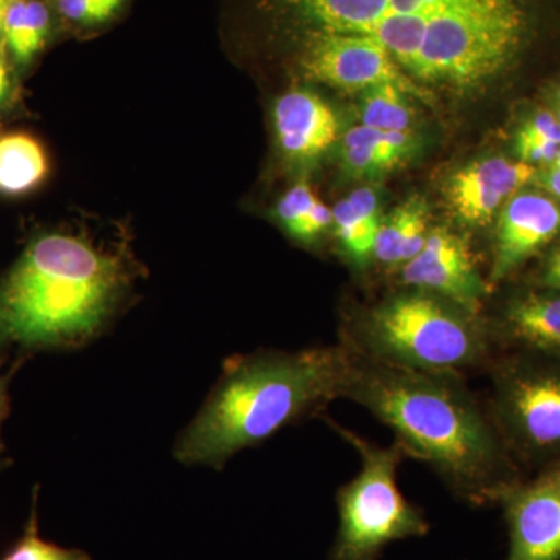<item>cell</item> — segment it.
Listing matches in <instances>:
<instances>
[{"mask_svg":"<svg viewBox=\"0 0 560 560\" xmlns=\"http://www.w3.org/2000/svg\"><path fill=\"white\" fill-rule=\"evenodd\" d=\"M246 36L283 50L312 36L381 46L416 83L466 94L517 69L559 24L560 0H226Z\"/></svg>","mask_w":560,"mask_h":560,"instance_id":"6da1fadb","label":"cell"},{"mask_svg":"<svg viewBox=\"0 0 560 560\" xmlns=\"http://www.w3.org/2000/svg\"><path fill=\"white\" fill-rule=\"evenodd\" d=\"M341 399L381 420L408 459L427 464L470 508L495 506L500 490L526 475L467 375L390 366L348 352Z\"/></svg>","mask_w":560,"mask_h":560,"instance_id":"7a4b0ae2","label":"cell"},{"mask_svg":"<svg viewBox=\"0 0 560 560\" xmlns=\"http://www.w3.org/2000/svg\"><path fill=\"white\" fill-rule=\"evenodd\" d=\"M348 352L341 345L261 349L224 361L208 400L175 445L176 459L217 469L243 448L326 411L341 399Z\"/></svg>","mask_w":560,"mask_h":560,"instance_id":"3957f363","label":"cell"},{"mask_svg":"<svg viewBox=\"0 0 560 560\" xmlns=\"http://www.w3.org/2000/svg\"><path fill=\"white\" fill-rule=\"evenodd\" d=\"M131 278L121 254L80 235L33 238L0 279V349L86 345L119 308Z\"/></svg>","mask_w":560,"mask_h":560,"instance_id":"277c9868","label":"cell"},{"mask_svg":"<svg viewBox=\"0 0 560 560\" xmlns=\"http://www.w3.org/2000/svg\"><path fill=\"white\" fill-rule=\"evenodd\" d=\"M338 345L390 366L463 375L485 374L497 355L482 312L410 287L350 313Z\"/></svg>","mask_w":560,"mask_h":560,"instance_id":"5b68a950","label":"cell"},{"mask_svg":"<svg viewBox=\"0 0 560 560\" xmlns=\"http://www.w3.org/2000/svg\"><path fill=\"white\" fill-rule=\"evenodd\" d=\"M360 458V470L337 490L338 529L327 560H381L390 544L430 533L425 511L401 493L397 474L408 459L397 442L381 445L324 418Z\"/></svg>","mask_w":560,"mask_h":560,"instance_id":"8992f818","label":"cell"},{"mask_svg":"<svg viewBox=\"0 0 560 560\" xmlns=\"http://www.w3.org/2000/svg\"><path fill=\"white\" fill-rule=\"evenodd\" d=\"M490 419L523 471L560 463V360L499 352L485 372Z\"/></svg>","mask_w":560,"mask_h":560,"instance_id":"52a82bcc","label":"cell"},{"mask_svg":"<svg viewBox=\"0 0 560 560\" xmlns=\"http://www.w3.org/2000/svg\"><path fill=\"white\" fill-rule=\"evenodd\" d=\"M293 61L304 79L326 83L337 90L366 91L394 84L401 91L429 101L416 84L377 44L355 36H312L280 50Z\"/></svg>","mask_w":560,"mask_h":560,"instance_id":"ba28073f","label":"cell"},{"mask_svg":"<svg viewBox=\"0 0 560 560\" xmlns=\"http://www.w3.org/2000/svg\"><path fill=\"white\" fill-rule=\"evenodd\" d=\"M495 506L510 541L504 560H560V463L504 486Z\"/></svg>","mask_w":560,"mask_h":560,"instance_id":"9c48e42d","label":"cell"},{"mask_svg":"<svg viewBox=\"0 0 560 560\" xmlns=\"http://www.w3.org/2000/svg\"><path fill=\"white\" fill-rule=\"evenodd\" d=\"M401 285L430 291L482 312L490 285L478 271L469 241L448 228H431L425 245L400 268Z\"/></svg>","mask_w":560,"mask_h":560,"instance_id":"30bf717a","label":"cell"},{"mask_svg":"<svg viewBox=\"0 0 560 560\" xmlns=\"http://www.w3.org/2000/svg\"><path fill=\"white\" fill-rule=\"evenodd\" d=\"M499 352L560 360V289L539 285L512 293L492 315L482 313Z\"/></svg>","mask_w":560,"mask_h":560,"instance_id":"8fae6325","label":"cell"},{"mask_svg":"<svg viewBox=\"0 0 560 560\" xmlns=\"http://www.w3.org/2000/svg\"><path fill=\"white\" fill-rule=\"evenodd\" d=\"M559 235V202L536 191L514 195L500 212L488 275L490 289L514 276Z\"/></svg>","mask_w":560,"mask_h":560,"instance_id":"7c38bea8","label":"cell"},{"mask_svg":"<svg viewBox=\"0 0 560 560\" xmlns=\"http://www.w3.org/2000/svg\"><path fill=\"white\" fill-rule=\"evenodd\" d=\"M536 173L533 165L501 156L471 162L453 173L445 186L453 215L464 226H488L497 210L533 183Z\"/></svg>","mask_w":560,"mask_h":560,"instance_id":"4fadbf2b","label":"cell"},{"mask_svg":"<svg viewBox=\"0 0 560 560\" xmlns=\"http://www.w3.org/2000/svg\"><path fill=\"white\" fill-rule=\"evenodd\" d=\"M276 143L294 165H311L337 142L340 120L334 108L311 90H290L272 109Z\"/></svg>","mask_w":560,"mask_h":560,"instance_id":"5bb4252c","label":"cell"},{"mask_svg":"<svg viewBox=\"0 0 560 560\" xmlns=\"http://www.w3.org/2000/svg\"><path fill=\"white\" fill-rule=\"evenodd\" d=\"M61 33L55 0H10L0 40L11 65L21 72L31 68Z\"/></svg>","mask_w":560,"mask_h":560,"instance_id":"9a60e30c","label":"cell"},{"mask_svg":"<svg viewBox=\"0 0 560 560\" xmlns=\"http://www.w3.org/2000/svg\"><path fill=\"white\" fill-rule=\"evenodd\" d=\"M331 215L342 257L357 270H368L383 221L377 194L370 187L353 190L331 209Z\"/></svg>","mask_w":560,"mask_h":560,"instance_id":"2e32d148","label":"cell"},{"mask_svg":"<svg viewBox=\"0 0 560 560\" xmlns=\"http://www.w3.org/2000/svg\"><path fill=\"white\" fill-rule=\"evenodd\" d=\"M415 149V132L382 131L360 125L341 140V165L352 178H375L408 160Z\"/></svg>","mask_w":560,"mask_h":560,"instance_id":"e0dca14e","label":"cell"},{"mask_svg":"<svg viewBox=\"0 0 560 560\" xmlns=\"http://www.w3.org/2000/svg\"><path fill=\"white\" fill-rule=\"evenodd\" d=\"M429 232V208L425 200L410 198L383 219L375 238L372 264L399 272L404 265L418 256Z\"/></svg>","mask_w":560,"mask_h":560,"instance_id":"ac0fdd59","label":"cell"},{"mask_svg":"<svg viewBox=\"0 0 560 560\" xmlns=\"http://www.w3.org/2000/svg\"><path fill=\"white\" fill-rule=\"evenodd\" d=\"M49 175V158L27 132L0 136V194L21 197L38 189Z\"/></svg>","mask_w":560,"mask_h":560,"instance_id":"d6986e66","label":"cell"},{"mask_svg":"<svg viewBox=\"0 0 560 560\" xmlns=\"http://www.w3.org/2000/svg\"><path fill=\"white\" fill-rule=\"evenodd\" d=\"M275 217L289 237L305 246L316 245L334 224L331 209L319 201L304 180L280 198Z\"/></svg>","mask_w":560,"mask_h":560,"instance_id":"ffe728a7","label":"cell"},{"mask_svg":"<svg viewBox=\"0 0 560 560\" xmlns=\"http://www.w3.org/2000/svg\"><path fill=\"white\" fill-rule=\"evenodd\" d=\"M408 95L394 84H381L363 91L361 125L382 131L412 132L416 116Z\"/></svg>","mask_w":560,"mask_h":560,"instance_id":"44dd1931","label":"cell"},{"mask_svg":"<svg viewBox=\"0 0 560 560\" xmlns=\"http://www.w3.org/2000/svg\"><path fill=\"white\" fill-rule=\"evenodd\" d=\"M135 0H55L62 31L69 35H98L108 31L130 10Z\"/></svg>","mask_w":560,"mask_h":560,"instance_id":"7402d4cb","label":"cell"},{"mask_svg":"<svg viewBox=\"0 0 560 560\" xmlns=\"http://www.w3.org/2000/svg\"><path fill=\"white\" fill-rule=\"evenodd\" d=\"M560 150V121L548 110H540L522 125L515 138L518 161L548 167Z\"/></svg>","mask_w":560,"mask_h":560,"instance_id":"603a6c76","label":"cell"},{"mask_svg":"<svg viewBox=\"0 0 560 560\" xmlns=\"http://www.w3.org/2000/svg\"><path fill=\"white\" fill-rule=\"evenodd\" d=\"M2 560H91V558L81 550H68L40 539L36 512L33 510L24 536Z\"/></svg>","mask_w":560,"mask_h":560,"instance_id":"cb8c5ba5","label":"cell"},{"mask_svg":"<svg viewBox=\"0 0 560 560\" xmlns=\"http://www.w3.org/2000/svg\"><path fill=\"white\" fill-rule=\"evenodd\" d=\"M14 72L16 69L11 65L5 47L0 40V116L5 113L13 101Z\"/></svg>","mask_w":560,"mask_h":560,"instance_id":"d4e9b609","label":"cell"},{"mask_svg":"<svg viewBox=\"0 0 560 560\" xmlns=\"http://www.w3.org/2000/svg\"><path fill=\"white\" fill-rule=\"evenodd\" d=\"M539 282L544 283V285L560 289V245L558 248L552 249L548 259L545 260Z\"/></svg>","mask_w":560,"mask_h":560,"instance_id":"484cf974","label":"cell"},{"mask_svg":"<svg viewBox=\"0 0 560 560\" xmlns=\"http://www.w3.org/2000/svg\"><path fill=\"white\" fill-rule=\"evenodd\" d=\"M533 180L539 184L541 189L547 190L551 197L560 200V168L544 167V171L536 173Z\"/></svg>","mask_w":560,"mask_h":560,"instance_id":"4316f807","label":"cell"},{"mask_svg":"<svg viewBox=\"0 0 560 560\" xmlns=\"http://www.w3.org/2000/svg\"><path fill=\"white\" fill-rule=\"evenodd\" d=\"M7 383L9 377H0V427H2L3 419L9 415V396H7Z\"/></svg>","mask_w":560,"mask_h":560,"instance_id":"83f0119b","label":"cell"},{"mask_svg":"<svg viewBox=\"0 0 560 560\" xmlns=\"http://www.w3.org/2000/svg\"><path fill=\"white\" fill-rule=\"evenodd\" d=\"M10 0H0V38H2L3 16H5V10Z\"/></svg>","mask_w":560,"mask_h":560,"instance_id":"f1b7e54d","label":"cell"},{"mask_svg":"<svg viewBox=\"0 0 560 560\" xmlns=\"http://www.w3.org/2000/svg\"><path fill=\"white\" fill-rule=\"evenodd\" d=\"M556 116H558V119H559V121H560V106H559V108H558V114H556Z\"/></svg>","mask_w":560,"mask_h":560,"instance_id":"f546056e","label":"cell"}]
</instances>
